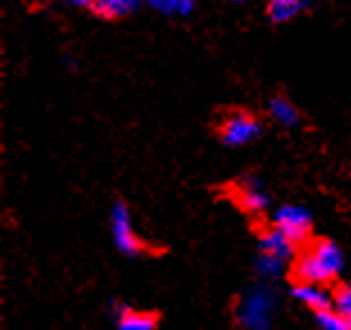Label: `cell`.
Returning <instances> with one entry per match:
<instances>
[{"label": "cell", "instance_id": "52a82bcc", "mask_svg": "<svg viewBox=\"0 0 351 330\" xmlns=\"http://www.w3.org/2000/svg\"><path fill=\"white\" fill-rule=\"evenodd\" d=\"M114 319L118 330H156L161 326V314L154 310H136L127 303L114 305Z\"/></svg>", "mask_w": 351, "mask_h": 330}, {"label": "cell", "instance_id": "8fae6325", "mask_svg": "<svg viewBox=\"0 0 351 330\" xmlns=\"http://www.w3.org/2000/svg\"><path fill=\"white\" fill-rule=\"evenodd\" d=\"M143 3H147V0H91V10L95 16L114 21V18L130 16Z\"/></svg>", "mask_w": 351, "mask_h": 330}, {"label": "cell", "instance_id": "ac0fdd59", "mask_svg": "<svg viewBox=\"0 0 351 330\" xmlns=\"http://www.w3.org/2000/svg\"><path fill=\"white\" fill-rule=\"evenodd\" d=\"M234 3H245V0H234Z\"/></svg>", "mask_w": 351, "mask_h": 330}, {"label": "cell", "instance_id": "e0dca14e", "mask_svg": "<svg viewBox=\"0 0 351 330\" xmlns=\"http://www.w3.org/2000/svg\"><path fill=\"white\" fill-rule=\"evenodd\" d=\"M66 3L75 5V7H91V0H66Z\"/></svg>", "mask_w": 351, "mask_h": 330}, {"label": "cell", "instance_id": "7a4b0ae2", "mask_svg": "<svg viewBox=\"0 0 351 330\" xmlns=\"http://www.w3.org/2000/svg\"><path fill=\"white\" fill-rule=\"evenodd\" d=\"M111 238H114L116 249L125 253V256H145V253H154V249L138 236L136 227H134L132 211L127 201L116 199L111 206Z\"/></svg>", "mask_w": 351, "mask_h": 330}, {"label": "cell", "instance_id": "2e32d148", "mask_svg": "<svg viewBox=\"0 0 351 330\" xmlns=\"http://www.w3.org/2000/svg\"><path fill=\"white\" fill-rule=\"evenodd\" d=\"M283 265L286 262L274 258V256H267V253H261L258 251V258H256V269L261 276H267V279H272V276H276L283 269Z\"/></svg>", "mask_w": 351, "mask_h": 330}, {"label": "cell", "instance_id": "9a60e30c", "mask_svg": "<svg viewBox=\"0 0 351 330\" xmlns=\"http://www.w3.org/2000/svg\"><path fill=\"white\" fill-rule=\"evenodd\" d=\"M333 307L351 321V283H333Z\"/></svg>", "mask_w": 351, "mask_h": 330}, {"label": "cell", "instance_id": "8992f818", "mask_svg": "<svg viewBox=\"0 0 351 330\" xmlns=\"http://www.w3.org/2000/svg\"><path fill=\"white\" fill-rule=\"evenodd\" d=\"M229 197L234 199V204L241 211L250 215H261L270 208V197L256 177H245L243 181H236L231 186Z\"/></svg>", "mask_w": 351, "mask_h": 330}, {"label": "cell", "instance_id": "9c48e42d", "mask_svg": "<svg viewBox=\"0 0 351 330\" xmlns=\"http://www.w3.org/2000/svg\"><path fill=\"white\" fill-rule=\"evenodd\" d=\"M295 249L297 246L290 242V240L283 236L276 227L261 231V236H258V251L261 253H267V256H274L283 262H288L295 256Z\"/></svg>", "mask_w": 351, "mask_h": 330}, {"label": "cell", "instance_id": "277c9868", "mask_svg": "<svg viewBox=\"0 0 351 330\" xmlns=\"http://www.w3.org/2000/svg\"><path fill=\"white\" fill-rule=\"evenodd\" d=\"M272 227L279 229L300 249V246L308 244L313 238V215L304 206L283 204L272 215Z\"/></svg>", "mask_w": 351, "mask_h": 330}, {"label": "cell", "instance_id": "3957f363", "mask_svg": "<svg viewBox=\"0 0 351 330\" xmlns=\"http://www.w3.org/2000/svg\"><path fill=\"white\" fill-rule=\"evenodd\" d=\"M215 131H218V138L225 147H241L252 142L254 138H258L263 134V125L250 111L229 109L220 116Z\"/></svg>", "mask_w": 351, "mask_h": 330}, {"label": "cell", "instance_id": "7c38bea8", "mask_svg": "<svg viewBox=\"0 0 351 330\" xmlns=\"http://www.w3.org/2000/svg\"><path fill=\"white\" fill-rule=\"evenodd\" d=\"M270 116L279 123L281 127H300L302 114L286 95H274L270 100Z\"/></svg>", "mask_w": 351, "mask_h": 330}, {"label": "cell", "instance_id": "4fadbf2b", "mask_svg": "<svg viewBox=\"0 0 351 330\" xmlns=\"http://www.w3.org/2000/svg\"><path fill=\"white\" fill-rule=\"evenodd\" d=\"M147 5L163 16H191L195 12V0H147Z\"/></svg>", "mask_w": 351, "mask_h": 330}, {"label": "cell", "instance_id": "5b68a950", "mask_svg": "<svg viewBox=\"0 0 351 330\" xmlns=\"http://www.w3.org/2000/svg\"><path fill=\"white\" fill-rule=\"evenodd\" d=\"M274 305L272 292L258 285V288L250 290L247 294L241 299V307H238V321L247 330H267L270 324V312Z\"/></svg>", "mask_w": 351, "mask_h": 330}, {"label": "cell", "instance_id": "6da1fadb", "mask_svg": "<svg viewBox=\"0 0 351 330\" xmlns=\"http://www.w3.org/2000/svg\"><path fill=\"white\" fill-rule=\"evenodd\" d=\"M342 267H345V256H342L340 246L333 240L317 238L302 246V253L290 269V281L333 285Z\"/></svg>", "mask_w": 351, "mask_h": 330}, {"label": "cell", "instance_id": "ba28073f", "mask_svg": "<svg viewBox=\"0 0 351 330\" xmlns=\"http://www.w3.org/2000/svg\"><path fill=\"white\" fill-rule=\"evenodd\" d=\"M324 288L326 285H317V283H293V296L315 314L319 310L333 307L331 292H326Z\"/></svg>", "mask_w": 351, "mask_h": 330}, {"label": "cell", "instance_id": "5bb4252c", "mask_svg": "<svg viewBox=\"0 0 351 330\" xmlns=\"http://www.w3.org/2000/svg\"><path fill=\"white\" fill-rule=\"evenodd\" d=\"M315 321L319 330H351V321L347 317H342L335 307L315 312Z\"/></svg>", "mask_w": 351, "mask_h": 330}, {"label": "cell", "instance_id": "30bf717a", "mask_svg": "<svg viewBox=\"0 0 351 330\" xmlns=\"http://www.w3.org/2000/svg\"><path fill=\"white\" fill-rule=\"evenodd\" d=\"M308 10V0H267V18L274 25H283L295 21L297 16Z\"/></svg>", "mask_w": 351, "mask_h": 330}]
</instances>
